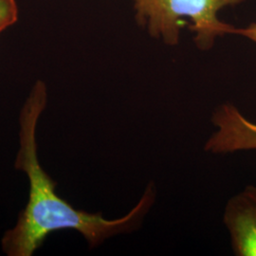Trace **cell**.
Instances as JSON below:
<instances>
[{"mask_svg":"<svg viewBox=\"0 0 256 256\" xmlns=\"http://www.w3.org/2000/svg\"><path fill=\"white\" fill-rule=\"evenodd\" d=\"M46 101V84L37 81L20 114L19 150L14 166L27 174L30 192L16 225L2 238L3 250L9 256H32L52 232L63 230H77L90 247L99 246L112 236L140 229L155 203L156 192L152 183L148 184L136 206L116 220L77 210L60 198L55 192L56 183L42 168L37 154V124Z\"/></svg>","mask_w":256,"mask_h":256,"instance_id":"6da1fadb","label":"cell"},{"mask_svg":"<svg viewBox=\"0 0 256 256\" xmlns=\"http://www.w3.org/2000/svg\"><path fill=\"white\" fill-rule=\"evenodd\" d=\"M244 0H135L140 24L146 25L150 34L162 37L166 44L176 45L180 28L191 22L196 46L208 50L216 38L234 34L236 28L220 21L218 12L226 6Z\"/></svg>","mask_w":256,"mask_h":256,"instance_id":"7a4b0ae2","label":"cell"},{"mask_svg":"<svg viewBox=\"0 0 256 256\" xmlns=\"http://www.w3.org/2000/svg\"><path fill=\"white\" fill-rule=\"evenodd\" d=\"M216 131L206 142L205 151L214 155L256 150V122L245 117L236 106L223 104L214 110Z\"/></svg>","mask_w":256,"mask_h":256,"instance_id":"3957f363","label":"cell"},{"mask_svg":"<svg viewBox=\"0 0 256 256\" xmlns=\"http://www.w3.org/2000/svg\"><path fill=\"white\" fill-rule=\"evenodd\" d=\"M232 248L238 256H256V186L248 185L230 198L223 214Z\"/></svg>","mask_w":256,"mask_h":256,"instance_id":"277c9868","label":"cell"},{"mask_svg":"<svg viewBox=\"0 0 256 256\" xmlns=\"http://www.w3.org/2000/svg\"><path fill=\"white\" fill-rule=\"evenodd\" d=\"M18 19V9L16 0H0V28H8Z\"/></svg>","mask_w":256,"mask_h":256,"instance_id":"5b68a950","label":"cell"},{"mask_svg":"<svg viewBox=\"0 0 256 256\" xmlns=\"http://www.w3.org/2000/svg\"><path fill=\"white\" fill-rule=\"evenodd\" d=\"M234 34L247 37L250 40L256 43V23H252L244 28H236Z\"/></svg>","mask_w":256,"mask_h":256,"instance_id":"8992f818","label":"cell"},{"mask_svg":"<svg viewBox=\"0 0 256 256\" xmlns=\"http://www.w3.org/2000/svg\"><path fill=\"white\" fill-rule=\"evenodd\" d=\"M5 30V28H0V34L3 32Z\"/></svg>","mask_w":256,"mask_h":256,"instance_id":"52a82bcc","label":"cell"}]
</instances>
